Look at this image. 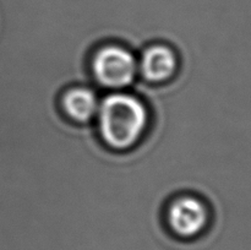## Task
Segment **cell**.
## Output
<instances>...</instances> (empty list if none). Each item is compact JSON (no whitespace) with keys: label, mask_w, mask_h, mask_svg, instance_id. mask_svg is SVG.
<instances>
[{"label":"cell","mask_w":251,"mask_h":250,"mask_svg":"<svg viewBox=\"0 0 251 250\" xmlns=\"http://www.w3.org/2000/svg\"><path fill=\"white\" fill-rule=\"evenodd\" d=\"M102 91L95 85H74L59 97V108L75 124L95 123Z\"/></svg>","instance_id":"cell-5"},{"label":"cell","mask_w":251,"mask_h":250,"mask_svg":"<svg viewBox=\"0 0 251 250\" xmlns=\"http://www.w3.org/2000/svg\"><path fill=\"white\" fill-rule=\"evenodd\" d=\"M139 77L150 85L169 82L179 70L178 51L164 42L147 44L139 54Z\"/></svg>","instance_id":"cell-4"},{"label":"cell","mask_w":251,"mask_h":250,"mask_svg":"<svg viewBox=\"0 0 251 250\" xmlns=\"http://www.w3.org/2000/svg\"><path fill=\"white\" fill-rule=\"evenodd\" d=\"M212 221L210 205L195 194H180L166 206L164 222L174 237L193 240L207 232Z\"/></svg>","instance_id":"cell-3"},{"label":"cell","mask_w":251,"mask_h":250,"mask_svg":"<svg viewBox=\"0 0 251 250\" xmlns=\"http://www.w3.org/2000/svg\"><path fill=\"white\" fill-rule=\"evenodd\" d=\"M88 70L102 92L130 90L139 77L137 54L119 42H105L91 54Z\"/></svg>","instance_id":"cell-2"},{"label":"cell","mask_w":251,"mask_h":250,"mask_svg":"<svg viewBox=\"0 0 251 250\" xmlns=\"http://www.w3.org/2000/svg\"><path fill=\"white\" fill-rule=\"evenodd\" d=\"M151 125V109L144 98L130 90L107 91L100 96L95 119L103 144L115 151L136 146Z\"/></svg>","instance_id":"cell-1"}]
</instances>
